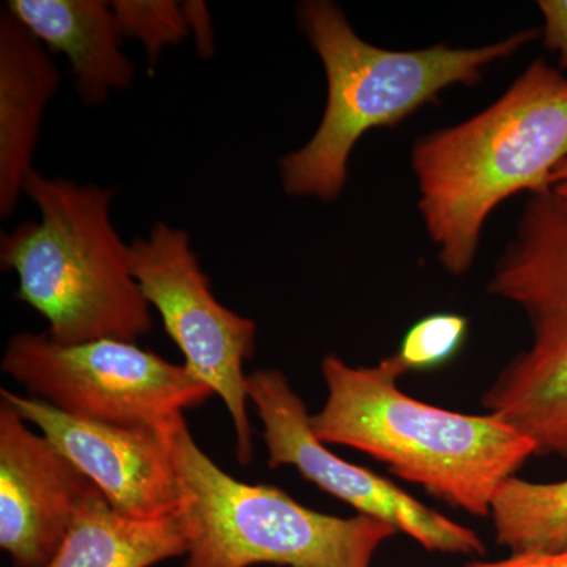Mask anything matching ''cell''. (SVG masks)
<instances>
[{"mask_svg":"<svg viewBox=\"0 0 567 567\" xmlns=\"http://www.w3.org/2000/svg\"><path fill=\"white\" fill-rule=\"evenodd\" d=\"M566 158L567 76L543 59L486 110L420 137L412 151L417 208L447 274L472 268L499 204L550 193V175Z\"/></svg>","mask_w":567,"mask_h":567,"instance_id":"1","label":"cell"},{"mask_svg":"<svg viewBox=\"0 0 567 567\" xmlns=\"http://www.w3.org/2000/svg\"><path fill=\"white\" fill-rule=\"evenodd\" d=\"M406 372L398 353L372 368L328 354V398L309 417L312 432L323 445L353 447L382 462L447 505L491 517L496 491L536 456L535 445L491 413L464 415L417 401L399 386Z\"/></svg>","mask_w":567,"mask_h":567,"instance_id":"2","label":"cell"},{"mask_svg":"<svg viewBox=\"0 0 567 567\" xmlns=\"http://www.w3.org/2000/svg\"><path fill=\"white\" fill-rule=\"evenodd\" d=\"M301 29L323 63L328 96L315 136L279 162L284 192L333 203L349 181L353 148L374 128H394L453 85H476L491 63L513 58L539 37L518 31L480 48L435 44L391 51L361 39L330 0L298 9Z\"/></svg>","mask_w":567,"mask_h":567,"instance_id":"3","label":"cell"},{"mask_svg":"<svg viewBox=\"0 0 567 567\" xmlns=\"http://www.w3.org/2000/svg\"><path fill=\"white\" fill-rule=\"evenodd\" d=\"M25 194L39 221L0 238V264L20 281L18 298L50 323L61 344L96 339L136 342L152 315L130 267V245L111 218L114 193L33 171Z\"/></svg>","mask_w":567,"mask_h":567,"instance_id":"4","label":"cell"},{"mask_svg":"<svg viewBox=\"0 0 567 567\" xmlns=\"http://www.w3.org/2000/svg\"><path fill=\"white\" fill-rule=\"evenodd\" d=\"M182 492L186 567H371L398 532L369 516H328L279 488L223 472L194 442L185 416L163 425Z\"/></svg>","mask_w":567,"mask_h":567,"instance_id":"5","label":"cell"},{"mask_svg":"<svg viewBox=\"0 0 567 567\" xmlns=\"http://www.w3.org/2000/svg\"><path fill=\"white\" fill-rule=\"evenodd\" d=\"M487 292L518 306L532 328L481 399L487 413L532 440L536 456L567 461V203L533 194Z\"/></svg>","mask_w":567,"mask_h":567,"instance_id":"6","label":"cell"},{"mask_svg":"<svg viewBox=\"0 0 567 567\" xmlns=\"http://www.w3.org/2000/svg\"><path fill=\"white\" fill-rule=\"evenodd\" d=\"M2 369L66 415L126 427H163L215 394L185 364L121 339L61 344L48 331L17 334Z\"/></svg>","mask_w":567,"mask_h":567,"instance_id":"7","label":"cell"},{"mask_svg":"<svg viewBox=\"0 0 567 567\" xmlns=\"http://www.w3.org/2000/svg\"><path fill=\"white\" fill-rule=\"evenodd\" d=\"M130 267L142 295L158 311L186 368L218 394L233 416L237 457H252L245 360L256 350V323L216 300L188 233L156 223L147 238L130 245Z\"/></svg>","mask_w":567,"mask_h":567,"instance_id":"8","label":"cell"},{"mask_svg":"<svg viewBox=\"0 0 567 567\" xmlns=\"http://www.w3.org/2000/svg\"><path fill=\"white\" fill-rule=\"evenodd\" d=\"M246 391L264 423L270 468L295 466L305 480L354 507L360 516L385 522L425 550L484 555L483 540L473 529L435 513L385 477L331 453L312 432L311 415L282 372H252Z\"/></svg>","mask_w":567,"mask_h":567,"instance_id":"9","label":"cell"},{"mask_svg":"<svg viewBox=\"0 0 567 567\" xmlns=\"http://www.w3.org/2000/svg\"><path fill=\"white\" fill-rule=\"evenodd\" d=\"M28 423L102 491L123 516L158 520L177 516L182 492L163 429L126 427L66 415L37 398L0 390Z\"/></svg>","mask_w":567,"mask_h":567,"instance_id":"10","label":"cell"},{"mask_svg":"<svg viewBox=\"0 0 567 567\" xmlns=\"http://www.w3.org/2000/svg\"><path fill=\"white\" fill-rule=\"evenodd\" d=\"M0 405V547L14 567H47L95 484L44 435Z\"/></svg>","mask_w":567,"mask_h":567,"instance_id":"11","label":"cell"},{"mask_svg":"<svg viewBox=\"0 0 567 567\" xmlns=\"http://www.w3.org/2000/svg\"><path fill=\"white\" fill-rule=\"evenodd\" d=\"M61 85L47 48L3 11L0 18V215L10 216L33 173L44 110Z\"/></svg>","mask_w":567,"mask_h":567,"instance_id":"12","label":"cell"},{"mask_svg":"<svg viewBox=\"0 0 567 567\" xmlns=\"http://www.w3.org/2000/svg\"><path fill=\"white\" fill-rule=\"evenodd\" d=\"M44 48L65 55L78 95L87 106L130 87L134 65L123 54L122 33L111 2L103 0H10L6 7Z\"/></svg>","mask_w":567,"mask_h":567,"instance_id":"13","label":"cell"},{"mask_svg":"<svg viewBox=\"0 0 567 567\" xmlns=\"http://www.w3.org/2000/svg\"><path fill=\"white\" fill-rule=\"evenodd\" d=\"M186 551L178 514L158 520L126 517L96 488L47 567H152Z\"/></svg>","mask_w":567,"mask_h":567,"instance_id":"14","label":"cell"},{"mask_svg":"<svg viewBox=\"0 0 567 567\" xmlns=\"http://www.w3.org/2000/svg\"><path fill=\"white\" fill-rule=\"evenodd\" d=\"M496 543L511 555L567 548V480L532 483L507 477L491 509Z\"/></svg>","mask_w":567,"mask_h":567,"instance_id":"15","label":"cell"},{"mask_svg":"<svg viewBox=\"0 0 567 567\" xmlns=\"http://www.w3.org/2000/svg\"><path fill=\"white\" fill-rule=\"evenodd\" d=\"M123 37L140 40L148 62L158 63L166 48L189 35L183 3L174 0H117L111 2Z\"/></svg>","mask_w":567,"mask_h":567,"instance_id":"16","label":"cell"},{"mask_svg":"<svg viewBox=\"0 0 567 567\" xmlns=\"http://www.w3.org/2000/svg\"><path fill=\"white\" fill-rule=\"evenodd\" d=\"M468 320L453 312H439L417 320L401 342L399 358L409 371H427L453 360L464 346Z\"/></svg>","mask_w":567,"mask_h":567,"instance_id":"17","label":"cell"},{"mask_svg":"<svg viewBox=\"0 0 567 567\" xmlns=\"http://www.w3.org/2000/svg\"><path fill=\"white\" fill-rule=\"evenodd\" d=\"M537 7L544 17V47L557 52L559 69L565 71L567 70V0H540Z\"/></svg>","mask_w":567,"mask_h":567,"instance_id":"18","label":"cell"},{"mask_svg":"<svg viewBox=\"0 0 567 567\" xmlns=\"http://www.w3.org/2000/svg\"><path fill=\"white\" fill-rule=\"evenodd\" d=\"M465 567H567V548L555 551H528L498 561H475Z\"/></svg>","mask_w":567,"mask_h":567,"instance_id":"19","label":"cell"},{"mask_svg":"<svg viewBox=\"0 0 567 567\" xmlns=\"http://www.w3.org/2000/svg\"><path fill=\"white\" fill-rule=\"evenodd\" d=\"M183 9H185L189 32L196 37L199 54L203 58H212L215 47H213V28L207 6L199 0H193V2H183Z\"/></svg>","mask_w":567,"mask_h":567,"instance_id":"20","label":"cell"},{"mask_svg":"<svg viewBox=\"0 0 567 567\" xmlns=\"http://www.w3.org/2000/svg\"><path fill=\"white\" fill-rule=\"evenodd\" d=\"M550 189L551 193L557 194L558 197H561L567 203V158L565 162L559 163L555 167L554 173H551Z\"/></svg>","mask_w":567,"mask_h":567,"instance_id":"21","label":"cell"}]
</instances>
